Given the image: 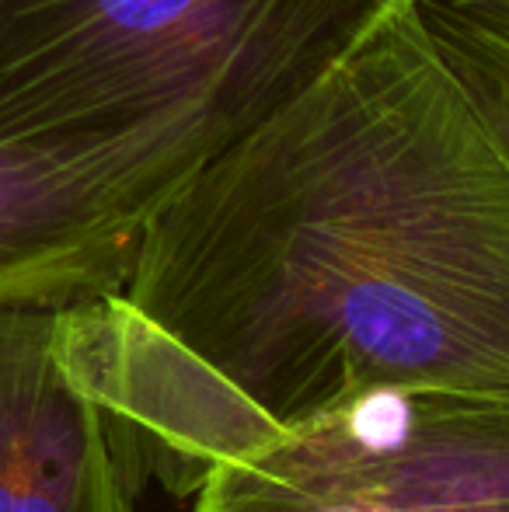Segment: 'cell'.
I'll return each instance as SVG.
<instances>
[{
  "mask_svg": "<svg viewBox=\"0 0 509 512\" xmlns=\"http://www.w3.org/2000/svg\"><path fill=\"white\" fill-rule=\"evenodd\" d=\"M189 512H509V408L370 391L213 467Z\"/></svg>",
  "mask_w": 509,
  "mask_h": 512,
  "instance_id": "obj_3",
  "label": "cell"
},
{
  "mask_svg": "<svg viewBox=\"0 0 509 512\" xmlns=\"http://www.w3.org/2000/svg\"><path fill=\"white\" fill-rule=\"evenodd\" d=\"M387 0H0V143L192 178L321 77Z\"/></svg>",
  "mask_w": 509,
  "mask_h": 512,
  "instance_id": "obj_2",
  "label": "cell"
},
{
  "mask_svg": "<svg viewBox=\"0 0 509 512\" xmlns=\"http://www.w3.org/2000/svg\"><path fill=\"white\" fill-rule=\"evenodd\" d=\"M429 35L509 147V0H415Z\"/></svg>",
  "mask_w": 509,
  "mask_h": 512,
  "instance_id": "obj_6",
  "label": "cell"
},
{
  "mask_svg": "<svg viewBox=\"0 0 509 512\" xmlns=\"http://www.w3.org/2000/svg\"><path fill=\"white\" fill-rule=\"evenodd\" d=\"M67 324L147 485L185 499L384 387L509 408V147L419 4L387 0Z\"/></svg>",
  "mask_w": 509,
  "mask_h": 512,
  "instance_id": "obj_1",
  "label": "cell"
},
{
  "mask_svg": "<svg viewBox=\"0 0 509 512\" xmlns=\"http://www.w3.org/2000/svg\"><path fill=\"white\" fill-rule=\"evenodd\" d=\"M185 182L147 154L0 143V310L119 293L147 220Z\"/></svg>",
  "mask_w": 509,
  "mask_h": 512,
  "instance_id": "obj_4",
  "label": "cell"
},
{
  "mask_svg": "<svg viewBox=\"0 0 509 512\" xmlns=\"http://www.w3.org/2000/svg\"><path fill=\"white\" fill-rule=\"evenodd\" d=\"M143 488L67 307L0 310V512H140Z\"/></svg>",
  "mask_w": 509,
  "mask_h": 512,
  "instance_id": "obj_5",
  "label": "cell"
}]
</instances>
